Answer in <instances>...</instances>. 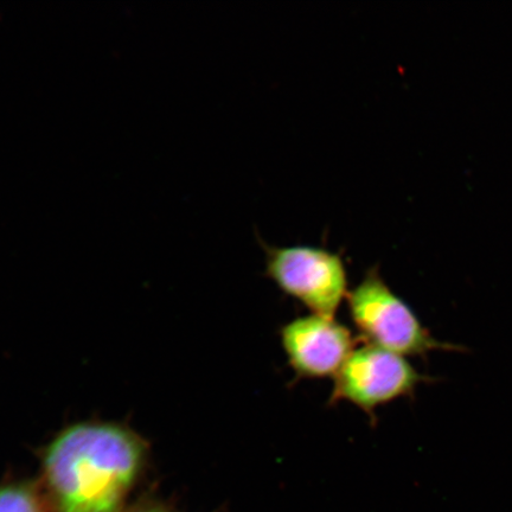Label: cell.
<instances>
[{"label": "cell", "instance_id": "obj_2", "mask_svg": "<svg viewBox=\"0 0 512 512\" xmlns=\"http://www.w3.org/2000/svg\"><path fill=\"white\" fill-rule=\"evenodd\" d=\"M347 306L357 338L403 357L427 358L435 351L462 352V345L435 338L416 313L382 277L379 266L369 268L351 288Z\"/></svg>", "mask_w": 512, "mask_h": 512}, {"label": "cell", "instance_id": "obj_5", "mask_svg": "<svg viewBox=\"0 0 512 512\" xmlns=\"http://www.w3.org/2000/svg\"><path fill=\"white\" fill-rule=\"evenodd\" d=\"M279 339L296 380L335 379L358 342L354 332L336 317L315 313L281 326Z\"/></svg>", "mask_w": 512, "mask_h": 512}, {"label": "cell", "instance_id": "obj_6", "mask_svg": "<svg viewBox=\"0 0 512 512\" xmlns=\"http://www.w3.org/2000/svg\"><path fill=\"white\" fill-rule=\"evenodd\" d=\"M0 512H44L36 492L25 484L0 485Z\"/></svg>", "mask_w": 512, "mask_h": 512}, {"label": "cell", "instance_id": "obj_1", "mask_svg": "<svg viewBox=\"0 0 512 512\" xmlns=\"http://www.w3.org/2000/svg\"><path fill=\"white\" fill-rule=\"evenodd\" d=\"M144 460L143 440L125 427H69L43 457L50 505L55 512H121Z\"/></svg>", "mask_w": 512, "mask_h": 512}, {"label": "cell", "instance_id": "obj_3", "mask_svg": "<svg viewBox=\"0 0 512 512\" xmlns=\"http://www.w3.org/2000/svg\"><path fill=\"white\" fill-rule=\"evenodd\" d=\"M265 273L281 292L315 315L336 317L347 303L349 277L341 252L320 246H271L260 240Z\"/></svg>", "mask_w": 512, "mask_h": 512}, {"label": "cell", "instance_id": "obj_4", "mask_svg": "<svg viewBox=\"0 0 512 512\" xmlns=\"http://www.w3.org/2000/svg\"><path fill=\"white\" fill-rule=\"evenodd\" d=\"M434 380L416 370L406 357L363 344L352 351L335 376L329 405L350 403L375 421L377 409L413 398L421 384Z\"/></svg>", "mask_w": 512, "mask_h": 512}, {"label": "cell", "instance_id": "obj_7", "mask_svg": "<svg viewBox=\"0 0 512 512\" xmlns=\"http://www.w3.org/2000/svg\"><path fill=\"white\" fill-rule=\"evenodd\" d=\"M132 512H172V511L166 510L164 508H158V507H144V508H140L136 511H132Z\"/></svg>", "mask_w": 512, "mask_h": 512}]
</instances>
